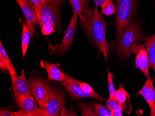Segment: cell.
I'll use <instances>...</instances> for the list:
<instances>
[{
    "label": "cell",
    "mask_w": 155,
    "mask_h": 116,
    "mask_svg": "<svg viewBox=\"0 0 155 116\" xmlns=\"http://www.w3.org/2000/svg\"><path fill=\"white\" fill-rule=\"evenodd\" d=\"M66 74V79L62 81V84L69 94L75 100L83 98H93L101 102L106 100L98 93L94 94L85 92L80 86L78 80L68 74Z\"/></svg>",
    "instance_id": "7"
},
{
    "label": "cell",
    "mask_w": 155,
    "mask_h": 116,
    "mask_svg": "<svg viewBox=\"0 0 155 116\" xmlns=\"http://www.w3.org/2000/svg\"><path fill=\"white\" fill-rule=\"evenodd\" d=\"M1 116H23V114L19 111H8L1 110L0 111Z\"/></svg>",
    "instance_id": "26"
},
{
    "label": "cell",
    "mask_w": 155,
    "mask_h": 116,
    "mask_svg": "<svg viewBox=\"0 0 155 116\" xmlns=\"http://www.w3.org/2000/svg\"><path fill=\"white\" fill-rule=\"evenodd\" d=\"M82 116H97V115L95 111L94 108L90 105L88 103L84 101L80 102L77 104Z\"/></svg>",
    "instance_id": "19"
},
{
    "label": "cell",
    "mask_w": 155,
    "mask_h": 116,
    "mask_svg": "<svg viewBox=\"0 0 155 116\" xmlns=\"http://www.w3.org/2000/svg\"><path fill=\"white\" fill-rule=\"evenodd\" d=\"M78 83H79L82 89L85 92H87V93H91V94H98V93L95 91L94 89L88 84L83 83V82H81V81H79V80H78Z\"/></svg>",
    "instance_id": "25"
},
{
    "label": "cell",
    "mask_w": 155,
    "mask_h": 116,
    "mask_svg": "<svg viewBox=\"0 0 155 116\" xmlns=\"http://www.w3.org/2000/svg\"><path fill=\"white\" fill-rule=\"evenodd\" d=\"M129 99V95L123 86L120 87L117 90H116L114 99L121 106L124 112L128 109V108H127V100Z\"/></svg>",
    "instance_id": "18"
},
{
    "label": "cell",
    "mask_w": 155,
    "mask_h": 116,
    "mask_svg": "<svg viewBox=\"0 0 155 116\" xmlns=\"http://www.w3.org/2000/svg\"><path fill=\"white\" fill-rule=\"evenodd\" d=\"M101 8L102 13L107 16L112 15L116 12L115 6L111 1L105 2Z\"/></svg>",
    "instance_id": "22"
},
{
    "label": "cell",
    "mask_w": 155,
    "mask_h": 116,
    "mask_svg": "<svg viewBox=\"0 0 155 116\" xmlns=\"http://www.w3.org/2000/svg\"><path fill=\"white\" fill-rule=\"evenodd\" d=\"M0 69H1L2 72L4 73H8L9 72L8 67L4 59L2 56H0Z\"/></svg>",
    "instance_id": "28"
},
{
    "label": "cell",
    "mask_w": 155,
    "mask_h": 116,
    "mask_svg": "<svg viewBox=\"0 0 155 116\" xmlns=\"http://www.w3.org/2000/svg\"><path fill=\"white\" fill-rule=\"evenodd\" d=\"M40 65L42 68L47 71L49 79L50 80H56L61 83L66 79V74H64L60 70L58 64H53L44 61H40Z\"/></svg>",
    "instance_id": "14"
},
{
    "label": "cell",
    "mask_w": 155,
    "mask_h": 116,
    "mask_svg": "<svg viewBox=\"0 0 155 116\" xmlns=\"http://www.w3.org/2000/svg\"><path fill=\"white\" fill-rule=\"evenodd\" d=\"M63 1H64V0H63Z\"/></svg>",
    "instance_id": "33"
},
{
    "label": "cell",
    "mask_w": 155,
    "mask_h": 116,
    "mask_svg": "<svg viewBox=\"0 0 155 116\" xmlns=\"http://www.w3.org/2000/svg\"><path fill=\"white\" fill-rule=\"evenodd\" d=\"M119 105V104L114 99L109 98L107 100V105L111 111H113Z\"/></svg>",
    "instance_id": "27"
},
{
    "label": "cell",
    "mask_w": 155,
    "mask_h": 116,
    "mask_svg": "<svg viewBox=\"0 0 155 116\" xmlns=\"http://www.w3.org/2000/svg\"><path fill=\"white\" fill-rule=\"evenodd\" d=\"M28 83L36 102L41 108L45 110L48 93V84L38 77L30 78Z\"/></svg>",
    "instance_id": "8"
},
{
    "label": "cell",
    "mask_w": 155,
    "mask_h": 116,
    "mask_svg": "<svg viewBox=\"0 0 155 116\" xmlns=\"http://www.w3.org/2000/svg\"><path fill=\"white\" fill-rule=\"evenodd\" d=\"M34 97L31 95L21 99L17 104L20 111L23 116H46V110L38 107Z\"/></svg>",
    "instance_id": "10"
},
{
    "label": "cell",
    "mask_w": 155,
    "mask_h": 116,
    "mask_svg": "<svg viewBox=\"0 0 155 116\" xmlns=\"http://www.w3.org/2000/svg\"><path fill=\"white\" fill-rule=\"evenodd\" d=\"M69 2L73 8V13L77 14L82 22L86 12L90 8L87 0H69Z\"/></svg>",
    "instance_id": "15"
},
{
    "label": "cell",
    "mask_w": 155,
    "mask_h": 116,
    "mask_svg": "<svg viewBox=\"0 0 155 116\" xmlns=\"http://www.w3.org/2000/svg\"><path fill=\"white\" fill-rule=\"evenodd\" d=\"M0 56H2L5 60L8 67L9 72L10 76L16 75V72L13 64L8 58V55L7 54V52L5 51L3 45H2L1 41L0 42Z\"/></svg>",
    "instance_id": "20"
},
{
    "label": "cell",
    "mask_w": 155,
    "mask_h": 116,
    "mask_svg": "<svg viewBox=\"0 0 155 116\" xmlns=\"http://www.w3.org/2000/svg\"><path fill=\"white\" fill-rule=\"evenodd\" d=\"M123 111V110L121 106L119 105L111 112H112L113 116H122Z\"/></svg>",
    "instance_id": "29"
},
{
    "label": "cell",
    "mask_w": 155,
    "mask_h": 116,
    "mask_svg": "<svg viewBox=\"0 0 155 116\" xmlns=\"http://www.w3.org/2000/svg\"><path fill=\"white\" fill-rule=\"evenodd\" d=\"M135 67L142 72L147 77H149L150 63L146 48L144 45H139L135 52Z\"/></svg>",
    "instance_id": "13"
},
{
    "label": "cell",
    "mask_w": 155,
    "mask_h": 116,
    "mask_svg": "<svg viewBox=\"0 0 155 116\" xmlns=\"http://www.w3.org/2000/svg\"><path fill=\"white\" fill-rule=\"evenodd\" d=\"M94 108L97 116H113L112 112L107 105H103L96 102L94 104Z\"/></svg>",
    "instance_id": "21"
},
{
    "label": "cell",
    "mask_w": 155,
    "mask_h": 116,
    "mask_svg": "<svg viewBox=\"0 0 155 116\" xmlns=\"http://www.w3.org/2000/svg\"><path fill=\"white\" fill-rule=\"evenodd\" d=\"M65 94L48 84V93L46 102V116H58L65 105Z\"/></svg>",
    "instance_id": "6"
},
{
    "label": "cell",
    "mask_w": 155,
    "mask_h": 116,
    "mask_svg": "<svg viewBox=\"0 0 155 116\" xmlns=\"http://www.w3.org/2000/svg\"><path fill=\"white\" fill-rule=\"evenodd\" d=\"M63 0H49L39 6H36V13L39 26L49 23L59 32L61 31L60 10Z\"/></svg>",
    "instance_id": "3"
},
{
    "label": "cell",
    "mask_w": 155,
    "mask_h": 116,
    "mask_svg": "<svg viewBox=\"0 0 155 116\" xmlns=\"http://www.w3.org/2000/svg\"><path fill=\"white\" fill-rule=\"evenodd\" d=\"M77 17V14L73 13L71 22L64 33V36L61 43L54 46L52 45H48V50L50 52V55L56 53L62 55L65 52L69 51L70 48L73 45L75 33L76 31Z\"/></svg>",
    "instance_id": "5"
},
{
    "label": "cell",
    "mask_w": 155,
    "mask_h": 116,
    "mask_svg": "<svg viewBox=\"0 0 155 116\" xmlns=\"http://www.w3.org/2000/svg\"><path fill=\"white\" fill-rule=\"evenodd\" d=\"M137 11V0H117L116 7L117 36L119 37Z\"/></svg>",
    "instance_id": "4"
},
{
    "label": "cell",
    "mask_w": 155,
    "mask_h": 116,
    "mask_svg": "<svg viewBox=\"0 0 155 116\" xmlns=\"http://www.w3.org/2000/svg\"><path fill=\"white\" fill-rule=\"evenodd\" d=\"M143 39L139 23L137 21L130 22L117 38L116 47L118 55L123 58H127L135 53L137 48Z\"/></svg>",
    "instance_id": "2"
},
{
    "label": "cell",
    "mask_w": 155,
    "mask_h": 116,
    "mask_svg": "<svg viewBox=\"0 0 155 116\" xmlns=\"http://www.w3.org/2000/svg\"><path fill=\"white\" fill-rule=\"evenodd\" d=\"M31 3L36 6H39L48 2L49 0H28Z\"/></svg>",
    "instance_id": "32"
},
{
    "label": "cell",
    "mask_w": 155,
    "mask_h": 116,
    "mask_svg": "<svg viewBox=\"0 0 155 116\" xmlns=\"http://www.w3.org/2000/svg\"><path fill=\"white\" fill-rule=\"evenodd\" d=\"M13 86V92L16 103L24 98L30 96L32 93L28 81L25 77L24 70H22L21 75L11 76Z\"/></svg>",
    "instance_id": "9"
},
{
    "label": "cell",
    "mask_w": 155,
    "mask_h": 116,
    "mask_svg": "<svg viewBox=\"0 0 155 116\" xmlns=\"http://www.w3.org/2000/svg\"><path fill=\"white\" fill-rule=\"evenodd\" d=\"M136 93L146 100L150 108V116H155V87L150 77H148L141 89Z\"/></svg>",
    "instance_id": "12"
},
{
    "label": "cell",
    "mask_w": 155,
    "mask_h": 116,
    "mask_svg": "<svg viewBox=\"0 0 155 116\" xmlns=\"http://www.w3.org/2000/svg\"><path fill=\"white\" fill-rule=\"evenodd\" d=\"M145 48L149 60L150 67L155 74V33L145 39Z\"/></svg>",
    "instance_id": "16"
},
{
    "label": "cell",
    "mask_w": 155,
    "mask_h": 116,
    "mask_svg": "<svg viewBox=\"0 0 155 116\" xmlns=\"http://www.w3.org/2000/svg\"><path fill=\"white\" fill-rule=\"evenodd\" d=\"M35 33L30 29L27 22H25L22 26V39H21V49L23 58H25L30 43L31 37L34 36Z\"/></svg>",
    "instance_id": "17"
},
{
    "label": "cell",
    "mask_w": 155,
    "mask_h": 116,
    "mask_svg": "<svg viewBox=\"0 0 155 116\" xmlns=\"http://www.w3.org/2000/svg\"><path fill=\"white\" fill-rule=\"evenodd\" d=\"M41 32L44 35H49L55 31V29L53 25L49 23H46L42 26Z\"/></svg>",
    "instance_id": "24"
},
{
    "label": "cell",
    "mask_w": 155,
    "mask_h": 116,
    "mask_svg": "<svg viewBox=\"0 0 155 116\" xmlns=\"http://www.w3.org/2000/svg\"><path fill=\"white\" fill-rule=\"evenodd\" d=\"M20 5L26 19V22L35 33L34 24L38 23L36 6L28 0H15Z\"/></svg>",
    "instance_id": "11"
},
{
    "label": "cell",
    "mask_w": 155,
    "mask_h": 116,
    "mask_svg": "<svg viewBox=\"0 0 155 116\" xmlns=\"http://www.w3.org/2000/svg\"><path fill=\"white\" fill-rule=\"evenodd\" d=\"M114 76L113 74L110 73L108 70L107 78L108 83L109 92L110 98L114 99L115 96L116 90L115 89L114 85Z\"/></svg>",
    "instance_id": "23"
},
{
    "label": "cell",
    "mask_w": 155,
    "mask_h": 116,
    "mask_svg": "<svg viewBox=\"0 0 155 116\" xmlns=\"http://www.w3.org/2000/svg\"><path fill=\"white\" fill-rule=\"evenodd\" d=\"M109 1H117V0H94L95 5L97 8L102 7V6L107 2Z\"/></svg>",
    "instance_id": "31"
},
{
    "label": "cell",
    "mask_w": 155,
    "mask_h": 116,
    "mask_svg": "<svg viewBox=\"0 0 155 116\" xmlns=\"http://www.w3.org/2000/svg\"><path fill=\"white\" fill-rule=\"evenodd\" d=\"M61 116H78L76 113L73 111L68 110L65 108H63L61 112Z\"/></svg>",
    "instance_id": "30"
},
{
    "label": "cell",
    "mask_w": 155,
    "mask_h": 116,
    "mask_svg": "<svg viewBox=\"0 0 155 116\" xmlns=\"http://www.w3.org/2000/svg\"><path fill=\"white\" fill-rule=\"evenodd\" d=\"M80 24L107 59L109 50L106 38L107 23L97 8L90 7Z\"/></svg>",
    "instance_id": "1"
}]
</instances>
